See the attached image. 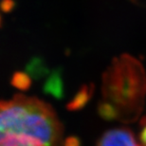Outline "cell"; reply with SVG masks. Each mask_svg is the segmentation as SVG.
I'll return each instance as SVG.
<instances>
[{"label": "cell", "instance_id": "6da1fadb", "mask_svg": "<svg viewBox=\"0 0 146 146\" xmlns=\"http://www.w3.org/2000/svg\"><path fill=\"white\" fill-rule=\"evenodd\" d=\"M63 127L53 108L16 95L0 102V146H60Z\"/></svg>", "mask_w": 146, "mask_h": 146}, {"label": "cell", "instance_id": "7a4b0ae2", "mask_svg": "<svg viewBox=\"0 0 146 146\" xmlns=\"http://www.w3.org/2000/svg\"><path fill=\"white\" fill-rule=\"evenodd\" d=\"M145 81L141 68L130 59L117 60L104 81V104L101 107L107 118L132 121L141 112Z\"/></svg>", "mask_w": 146, "mask_h": 146}, {"label": "cell", "instance_id": "277c9868", "mask_svg": "<svg viewBox=\"0 0 146 146\" xmlns=\"http://www.w3.org/2000/svg\"><path fill=\"white\" fill-rule=\"evenodd\" d=\"M139 138L142 146H146V117L143 118L141 124V133H139Z\"/></svg>", "mask_w": 146, "mask_h": 146}, {"label": "cell", "instance_id": "3957f363", "mask_svg": "<svg viewBox=\"0 0 146 146\" xmlns=\"http://www.w3.org/2000/svg\"><path fill=\"white\" fill-rule=\"evenodd\" d=\"M97 146H141L135 135L127 128H114L106 131Z\"/></svg>", "mask_w": 146, "mask_h": 146}]
</instances>
